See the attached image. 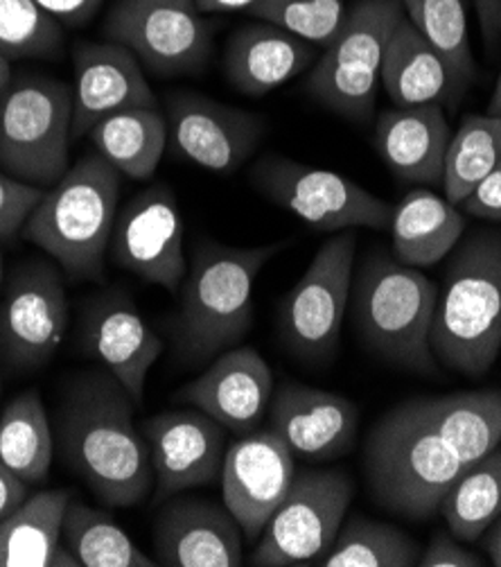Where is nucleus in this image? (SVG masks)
Listing matches in <instances>:
<instances>
[{"instance_id": "obj_1", "label": "nucleus", "mask_w": 501, "mask_h": 567, "mask_svg": "<svg viewBox=\"0 0 501 567\" xmlns=\"http://www.w3.org/2000/svg\"><path fill=\"white\" fill-rule=\"evenodd\" d=\"M66 466L106 506H136L154 488L149 447L134 425V403L104 375L75 380L60 408Z\"/></svg>"}, {"instance_id": "obj_2", "label": "nucleus", "mask_w": 501, "mask_h": 567, "mask_svg": "<svg viewBox=\"0 0 501 567\" xmlns=\"http://www.w3.org/2000/svg\"><path fill=\"white\" fill-rule=\"evenodd\" d=\"M436 362L457 373L486 375L501 351V231L466 238L445 269L431 321Z\"/></svg>"}, {"instance_id": "obj_3", "label": "nucleus", "mask_w": 501, "mask_h": 567, "mask_svg": "<svg viewBox=\"0 0 501 567\" xmlns=\"http://www.w3.org/2000/svg\"><path fill=\"white\" fill-rule=\"evenodd\" d=\"M285 245L227 247L201 238L181 282L175 323L177 349L188 362H203L233 349L253 321V288L262 267Z\"/></svg>"}, {"instance_id": "obj_4", "label": "nucleus", "mask_w": 501, "mask_h": 567, "mask_svg": "<svg viewBox=\"0 0 501 567\" xmlns=\"http://www.w3.org/2000/svg\"><path fill=\"white\" fill-rule=\"evenodd\" d=\"M470 466L422 419L411 399L388 410L364 445V471L373 499L407 520H429L442 497Z\"/></svg>"}, {"instance_id": "obj_5", "label": "nucleus", "mask_w": 501, "mask_h": 567, "mask_svg": "<svg viewBox=\"0 0 501 567\" xmlns=\"http://www.w3.org/2000/svg\"><path fill=\"white\" fill-rule=\"evenodd\" d=\"M121 173L100 154L82 156L43 193L23 224L28 243L45 251L75 280H97L114 236Z\"/></svg>"}, {"instance_id": "obj_6", "label": "nucleus", "mask_w": 501, "mask_h": 567, "mask_svg": "<svg viewBox=\"0 0 501 567\" xmlns=\"http://www.w3.org/2000/svg\"><path fill=\"white\" fill-rule=\"evenodd\" d=\"M438 288L394 256L373 251L353 276L351 310L364 344L388 364L422 375L438 371L429 344Z\"/></svg>"}, {"instance_id": "obj_7", "label": "nucleus", "mask_w": 501, "mask_h": 567, "mask_svg": "<svg viewBox=\"0 0 501 567\" xmlns=\"http://www.w3.org/2000/svg\"><path fill=\"white\" fill-rule=\"evenodd\" d=\"M73 91L54 78L25 73L0 93V167L36 188L71 167Z\"/></svg>"}, {"instance_id": "obj_8", "label": "nucleus", "mask_w": 501, "mask_h": 567, "mask_svg": "<svg viewBox=\"0 0 501 567\" xmlns=\"http://www.w3.org/2000/svg\"><path fill=\"white\" fill-rule=\"evenodd\" d=\"M405 19L400 0H357L342 32L325 45L310 71L307 93L337 116L368 123L388 39Z\"/></svg>"}, {"instance_id": "obj_9", "label": "nucleus", "mask_w": 501, "mask_h": 567, "mask_svg": "<svg viewBox=\"0 0 501 567\" xmlns=\"http://www.w3.org/2000/svg\"><path fill=\"white\" fill-rule=\"evenodd\" d=\"M249 179L264 199L294 213L310 229L321 234L348 229L384 231L392 226V204L323 167L269 154L253 165Z\"/></svg>"}, {"instance_id": "obj_10", "label": "nucleus", "mask_w": 501, "mask_h": 567, "mask_svg": "<svg viewBox=\"0 0 501 567\" xmlns=\"http://www.w3.org/2000/svg\"><path fill=\"white\" fill-rule=\"evenodd\" d=\"M355 495L342 468L296 471L290 493L275 508L251 554L258 567H292L319 563L332 547Z\"/></svg>"}, {"instance_id": "obj_11", "label": "nucleus", "mask_w": 501, "mask_h": 567, "mask_svg": "<svg viewBox=\"0 0 501 567\" xmlns=\"http://www.w3.org/2000/svg\"><path fill=\"white\" fill-rule=\"evenodd\" d=\"M357 236L340 231L319 247L312 262L285 297L278 328L285 347L305 362L327 364L337 355L340 334L351 306Z\"/></svg>"}, {"instance_id": "obj_12", "label": "nucleus", "mask_w": 501, "mask_h": 567, "mask_svg": "<svg viewBox=\"0 0 501 567\" xmlns=\"http://www.w3.org/2000/svg\"><path fill=\"white\" fill-rule=\"evenodd\" d=\"M102 32L158 78L199 75L212 56V28L197 0H116Z\"/></svg>"}, {"instance_id": "obj_13", "label": "nucleus", "mask_w": 501, "mask_h": 567, "mask_svg": "<svg viewBox=\"0 0 501 567\" xmlns=\"http://www.w3.org/2000/svg\"><path fill=\"white\" fill-rule=\"evenodd\" d=\"M165 118L175 154L215 175L238 173L267 134V121L258 113L192 91L167 97Z\"/></svg>"}, {"instance_id": "obj_14", "label": "nucleus", "mask_w": 501, "mask_h": 567, "mask_svg": "<svg viewBox=\"0 0 501 567\" xmlns=\"http://www.w3.org/2000/svg\"><path fill=\"white\" fill-rule=\"evenodd\" d=\"M114 260L152 286L177 292L188 274L184 254V215L175 193L152 186L116 217L111 236Z\"/></svg>"}, {"instance_id": "obj_15", "label": "nucleus", "mask_w": 501, "mask_h": 567, "mask_svg": "<svg viewBox=\"0 0 501 567\" xmlns=\"http://www.w3.org/2000/svg\"><path fill=\"white\" fill-rule=\"evenodd\" d=\"M69 330V301L60 274L32 262L14 276L0 303V351L14 369H41L58 355Z\"/></svg>"}, {"instance_id": "obj_16", "label": "nucleus", "mask_w": 501, "mask_h": 567, "mask_svg": "<svg viewBox=\"0 0 501 567\" xmlns=\"http://www.w3.org/2000/svg\"><path fill=\"white\" fill-rule=\"evenodd\" d=\"M296 477L292 450L271 427L242 434L221 464V495L242 536L255 543Z\"/></svg>"}, {"instance_id": "obj_17", "label": "nucleus", "mask_w": 501, "mask_h": 567, "mask_svg": "<svg viewBox=\"0 0 501 567\" xmlns=\"http://www.w3.org/2000/svg\"><path fill=\"white\" fill-rule=\"evenodd\" d=\"M156 499L215 482L225 464L227 432L199 410L163 412L145 421Z\"/></svg>"}, {"instance_id": "obj_18", "label": "nucleus", "mask_w": 501, "mask_h": 567, "mask_svg": "<svg viewBox=\"0 0 501 567\" xmlns=\"http://www.w3.org/2000/svg\"><path fill=\"white\" fill-rule=\"evenodd\" d=\"M269 423L294 457L332 462L355 447L359 410L346 395L285 382L271 395Z\"/></svg>"}, {"instance_id": "obj_19", "label": "nucleus", "mask_w": 501, "mask_h": 567, "mask_svg": "<svg viewBox=\"0 0 501 567\" xmlns=\"http://www.w3.org/2000/svg\"><path fill=\"white\" fill-rule=\"evenodd\" d=\"M154 560L163 567H240L242 529L227 506L173 499L154 520Z\"/></svg>"}, {"instance_id": "obj_20", "label": "nucleus", "mask_w": 501, "mask_h": 567, "mask_svg": "<svg viewBox=\"0 0 501 567\" xmlns=\"http://www.w3.org/2000/svg\"><path fill=\"white\" fill-rule=\"evenodd\" d=\"M271 395V367L255 349L240 347L219 353L199 378L177 393V399L208 414L225 430L249 434L269 412Z\"/></svg>"}, {"instance_id": "obj_21", "label": "nucleus", "mask_w": 501, "mask_h": 567, "mask_svg": "<svg viewBox=\"0 0 501 567\" xmlns=\"http://www.w3.org/2000/svg\"><path fill=\"white\" fill-rule=\"evenodd\" d=\"M73 136L88 132L104 118L132 106H158L136 56L114 43H80L73 52Z\"/></svg>"}, {"instance_id": "obj_22", "label": "nucleus", "mask_w": 501, "mask_h": 567, "mask_svg": "<svg viewBox=\"0 0 501 567\" xmlns=\"http://www.w3.org/2000/svg\"><path fill=\"white\" fill-rule=\"evenodd\" d=\"M86 351L132 399L143 403L152 367L163 353V339L123 297H104L88 308L84 321Z\"/></svg>"}, {"instance_id": "obj_23", "label": "nucleus", "mask_w": 501, "mask_h": 567, "mask_svg": "<svg viewBox=\"0 0 501 567\" xmlns=\"http://www.w3.org/2000/svg\"><path fill=\"white\" fill-rule=\"evenodd\" d=\"M452 132L438 104L384 111L375 127V147L392 173L420 186H440Z\"/></svg>"}, {"instance_id": "obj_24", "label": "nucleus", "mask_w": 501, "mask_h": 567, "mask_svg": "<svg viewBox=\"0 0 501 567\" xmlns=\"http://www.w3.org/2000/svg\"><path fill=\"white\" fill-rule=\"evenodd\" d=\"M314 45L271 23H249L231 34L225 73L231 86L262 97L301 75L314 60Z\"/></svg>"}, {"instance_id": "obj_25", "label": "nucleus", "mask_w": 501, "mask_h": 567, "mask_svg": "<svg viewBox=\"0 0 501 567\" xmlns=\"http://www.w3.org/2000/svg\"><path fill=\"white\" fill-rule=\"evenodd\" d=\"M379 82L396 106H420L448 102L452 106L466 95L455 82L442 56L405 17L386 43Z\"/></svg>"}, {"instance_id": "obj_26", "label": "nucleus", "mask_w": 501, "mask_h": 567, "mask_svg": "<svg viewBox=\"0 0 501 567\" xmlns=\"http://www.w3.org/2000/svg\"><path fill=\"white\" fill-rule=\"evenodd\" d=\"M69 502L62 488L41 491L0 520V567H80L62 540Z\"/></svg>"}, {"instance_id": "obj_27", "label": "nucleus", "mask_w": 501, "mask_h": 567, "mask_svg": "<svg viewBox=\"0 0 501 567\" xmlns=\"http://www.w3.org/2000/svg\"><path fill=\"white\" fill-rule=\"evenodd\" d=\"M394 258L407 267H431L450 256L466 234V219L445 197L414 188L394 206Z\"/></svg>"}, {"instance_id": "obj_28", "label": "nucleus", "mask_w": 501, "mask_h": 567, "mask_svg": "<svg viewBox=\"0 0 501 567\" xmlns=\"http://www.w3.org/2000/svg\"><path fill=\"white\" fill-rule=\"evenodd\" d=\"M427 425L468 464L501 443V391H461L416 399Z\"/></svg>"}, {"instance_id": "obj_29", "label": "nucleus", "mask_w": 501, "mask_h": 567, "mask_svg": "<svg viewBox=\"0 0 501 567\" xmlns=\"http://www.w3.org/2000/svg\"><path fill=\"white\" fill-rule=\"evenodd\" d=\"M88 138L121 175L147 182L154 177L167 145V118L158 106H132L100 121Z\"/></svg>"}, {"instance_id": "obj_30", "label": "nucleus", "mask_w": 501, "mask_h": 567, "mask_svg": "<svg viewBox=\"0 0 501 567\" xmlns=\"http://www.w3.org/2000/svg\"><path fill=\"white\" fill-rule=\"evenodd\" d=\"M54 436L36 389L19 393L0 414V462L25 484H41L52 466Z\"/></svg>"}, {"instance_id": "obj_31", "label": "nucleus", "mask_w": 501, "mask_h": 567, "mask_svg": "<svg viewBox=\"0 0 501 567\" xmlns=\"http://www.w3.org/2000/svg\"><path fill=\"white\" fill-rule=\"evenodd\" d=\"M62 540L80 567H154L121 525L100 508L71 499L64 514Z\"/></svg>"}, {"instance_id": "obj_32", "label": "nucleus", "mask_w": 501, "mask_h": 567, "mask_svg": "<svg viewBox=\"0 0 501 567\" xmlns=\"http://www.w3.org/2000/svg\"><path fill=\"white\" fill-rule=\"evenodd\" d=\"M438 514L461 543H477L501 514V447L472 464L442 497Z\"/></svg>"}, {"instance_id": "obj_33", "label": "nucleus", "mask_w": 501, "mask_h": 567, "mask_svg": "<svg viewBox=\"0 0 501 567\" xmlns=\"http://www.w3.org/2000/svg\"><path fill=\"white\" fill-rule=\"evenodd\" d=\"M420 545L394 525L362 516L340 529L332 547L319 558L321 567H416Z\"/></svg>"}, {"instance_id": "obj_34", "label": "nucleus", "mask_w": 501, "mask_h": 567, "mask_svg": "<svg viewBox=\"0 0 501 567\" xmlns=\"http://www.w3.org/2000/svg\"><path fill=\"white\" fill-rule=\"evenodd\" d=\"M501 156V118L466 116L461 127L452 134L448 154H445L442 190L445 199L461 206L474 186L490 173Z\"/></svg>"}, {"instance_id": "obj_35", "label": "nucleus", "mask_w": 501, "mask_h": 567, "mask_svg": "<svg viewBox=\"0 0 501 567\" xmlns=\"http://www.w3.org/2000/svg\"><path fill=\"white\" fill-rule=\"evenodd\" d=\"M400 3L409 23L442 56L455 82L466 93L477 75L466 0H400Z\"/></svg>"}, {"instance_id": "obj_36", "label": "nucleus", "mask_w": 501, "mask_h": 567, "mask_svg": "<svg viewBox=\"0 0 501 567\" xmlns=\"http://www.w3.org/2000/svg\"><path fill=\"white\" fill-rule=\"evenodd\" d=\"M247 14L325 48L342 32L348 8L346 0H255Z\"/></svg>"}, {"instance_id": "obj_37", "label": "nucleus", "mask_w": 501, "mask_h": 567, "mask_svg": "<svg viewBox=\"0 0 501 567\" xmlns=\"http://www.w3.org/2000/svg\"><path fill=\"white\" fill-rule=\"evenodd\" d=\"M62 25L34 0H0V54L8 60H45L62 50Z\"/></svg>"}, {"instance_id": "obj_38", "label": "nucleus", "mask_w": 501, "mask_h": 567, "mask_svg": "<svg viewBox=\"0 0 501 567\" xmlns=\"http://www.w3.org/2000/svg\"><path fill=\"white\" fill-rule=\"evenodd\" d=\"M43 188L0 175V240H10L23 229L25 219L43 197Z\"/></svg>"}, {"instance_id": "obj_39", "label": "nucleus", "mask_w": 501, "mask_h": 567, "mask_svg": "<svg viewBox=\"0 0 501 567\" xmlns=\"http://www.w3.org/2000/svg\"><path fill=\"white\" fill-rule=\"evenodd\" d=\"M420 567H483L488 565L479 554L466 549L459 538L448 532H438L427 549L420 554Z\"/></svg>"}, {"instance_id": "obj_40", "label": "nucleus", "mask_w": 501, "mask_h": 567, "mask_svg": "<svg viewBox=\"0 0 501 567\" xmlns=\"http://www.w3.org/2000/svg\"><path fill=\"white\" fill-rule=\"evenodd\" d=\"M466 215L501 221V156L490 173L474 186V190L461 204Z\"/></svg>"}, {"instance_id": "obj_41", "label": "nucleus", "mask_w": 501, "mask_h": 567, "mask_svg": "<svg viewBox=\"0 0 501 567\" xmlns=\"http://www.w3.org/2000/svg\"><path fill=\"white\" fill-rule=\"evenodd\" d=\"M34 3L60 25L82 28L100 12L104 0H34Z\"/></svg>"}, {"instance_id": "obj_42", "label": "nucleus", "mask_w": 501, "mask_h": 567, "mask_svg": "<svg viewBox=\"0 0 501 567\" xmlns=\"http://www.w3.org/2000/svg\"><path fill=\"white\" fill-rule=\"evenodd\" d=\"M25 497L28 484L0 462V520H6L10 514H14Z\"/></svg>"}, {"instance_id": "obj_43", "label": "nucleus", "mask_w": 501, "mask_h": 567, "mask_svg": "<svg viewBox=\"0 0 501 567\" xmlns=\"http://www.w3.org/2000/svg\"><path fill=\"white\" fill-rule=\"evenodd\" d=\"M477 17H479V25H481V34L483 39L494 45L499 41V14H497V0H472Z\"/></svg>"}, {"instance_id": "obj_44", "label": "nucleus", "mask_w": 501, "mask_h": 567, "mask_svg": "<svg viewBox=\"0 0 501 567\" xmlns=\"http://www.w3.org/2000/svg\"><path fill=\"white\" fill-rule=\"evenodd\" d=\"M481 551L488 556L490 565L501 567V514L492 520V525L479 536Z\"/></svg>"}, {"instance_id": "obj_45", "label": "nucleus", "mask_w": 501, "mask_h": 567, "mask_svg": "<svg viewBox=\"0 0 501 567\" xmlns=\"http://www.w3.org/2000/svg\"><path fill=\"white\" fill-rule=\"evenodd\" d=\"M255 0H197L203 14H225V12H247Z\"/></svg>"}, {"instance_id": "obj_46", "label": "nucleus", "mask_w": 501, "mask_h": 567, "mask_svg": "<svg viewBox=\"0 0 501 567\" xmlns=\"http://www.w3.org/2000/svg\"><path fill=\"white\" fill-rule=\"evenodd\" d=\"M490 116H497L501 118V73L497 78V84H494V91H492V97H490V104H488V111Z\"/></svg>"}, {"instance_id": "obj_47", "label": "nucleus", "mask_w": 501, "mask_h": 567, "mask_svg": "<svg viewBox=\"0 0 501 567\" xmlns=\"http://www.w3.org/2000/svg\"><path fill=\"white\" fill-rule=\"evenodd\" d=\"M12 64H10V60L8 56H3L0 54V93L6 91V86L12 82Z\"/></svg>"}, {"instance_id": "obj_48", "label": "nucleus", "mask_w": 501, "mask_h": 567, "mask_svg": "<svg viewBox=\"0 0 501 567\" xmlns=\"http://www.w3.org/2000/svg\"><path fill=\"white\" fill-rule=\"evenodd\" d=\"M497 14H499V39H501V0H497Z\"/></svg>"}, {"instance_id": "obj_49", "label": "nucleus", "mask_w": 501, "mask_h": 567, "mask_svg": "<svg viewBox=\"0 0 501 567\" xmlns=\"http://www.w3.org/2000/svg\"><path fill=\"white\" fill-rule=\"evenodd\" d=\"M0 282H3V256H0Z\"/></svg>"}]
</instances>
